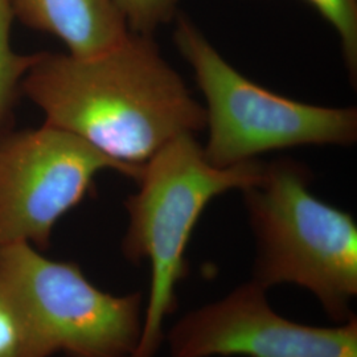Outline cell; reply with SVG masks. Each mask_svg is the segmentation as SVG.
I'll return each instance as SVG.
<instances>
[{"instance_id": "obj_1", "label": "cell", "mask_w": 357, "mask_h": 357, "mask_svg": "<svg viewBox=\"0 0 357 357\" xmlns=\"http://www.w3.org/2000/svg\"><path fill=\"white\" fill-rule=\"evenodd\" d=\"M22 91L45 123L131 166H143L168 142L206 123L204 107L150 35L130 32L114 48L89 57L36 53Z\"/></svg>"}, {"instance_id": "obj_2", "label": "cell", "mask_w": 357, "mask_h": 357, "mask_svg": "<svg viewBox=\"0 0 357 357\" xmlns=\"http://www.w3.org/2000/svg\"><path fill=\"white\" fill-rule=\"evenodd\" d=\"M264 167L257 160L212 166L195 134L178 135L143 165L139 190L126 200L122 243L130 262L149 261L151 268L141 342L132 357H153L162 344L165 320L178 308L176 286L188 274L185 250L206 205L221 193L255 184Z\"/></svg>"}, {"instance_id": "obj_3", "label": "cell", "mask_w": 357, "mask_h": 357, "mask_svg": "<svg viewBox=\"0 0 357 357\" xmlns=\"http://www.w3.org/2000/svg\"><path fill=\"white\" fill-rule=\"evenodd\" d=\"M310 178L306 166L277 159L243 190L257 243L253 281L264 289L282 283L305 287L340 324L355 317L356 222L317 197Z\"/></svg>"}, {"instance_id": "obj_4", "label": "cell", "mask_w": 357, "mask_h": 357, "mask_svg": "<svg viewBox=\"0 0 357 357\" xmlns=\"http://www.w3.org/2000/svg\"><path fill=\"white\" fill-rule=\"evenodd\" d=\"M0 303L13 318L19 357H132L141 342L143 294L105 293L77 264L29 243L0 245Z\"/></svg>"}, {"instance_id": "obj_5", "label": "cell", "mask_w": 357, "mask_h": 357, "mask_svg": "<svg viewBox=\"0 0 357 357\" xmlns=\"http://www.w3.org/2000/svg\"><path fill=\"white\" fill-rule=\"evenodd\" d=\"M175 19V45L206 100L209 135L203 151L212 166H237L261 153L301 146L357 141L355 107L308 105L261 88L228 64L191 19L180 13Z\"/></svg>"}, {"instance_id": "obj_6", "label": "cell", "mask_w": 357, "mask_h": 357, "mask_svg": "<svg viewBox=\"0 0 357 357\" xmlns=\"http://www.w3.org/2000/svg\"><path fill=\"white\" fill-rule=\"evenodd\" d=\"M118 171L138 181L143 166L115 160L89 142L44 123L0 139V245L47 249L61 217L79 204L94 176Z\"/></svg>"}, {"instance_id": "obj_7", "label": "cell", "mask_w": 357, "mask_h": 357, "mask_svg": "<svg viewBox=\"0 0 357 357\" xmlns=\"http://www.w3.org/2000/svg\"><path fill=\"white\" fill-rule=\"evenodd\" d=\"M252 281L178 320L168 335L172 357H357L356 317L336 327L295 323L268 305Z\"/></svg>"}, {"instance_id": "obj_8", "label": "cell", "mask_w": 357, "mask_h": 357, "mask_svg": "<svg viewBox=\"0 0 357 357\" xmlns=\"http://www.w3.org/2000/svg\"><path fill=\"white\" fill-rule=\"evenodd\" d=\"M13 17L60 38L68 53L89 57L128 38V23L115 0H10Z\"/></svg>"}, {"instance_id": "obj_9", "label": "cell", "mask_w": 357, "mask_h": 357, "mask_svg": "<svg viewBox=\"0 0 357 357\" xmlns=\"http://www.w3.org/2000/svg\"><path fill=\"white\" fill-rule=\"evenodd\" d=\"M13 19L10 0H0V126L11 114L19 90H22V81L36 59V53L20 54L13 51Z\"/></svg>"}, {"instance_id": "obj_10", "label": "cell", "mask_w": 357, "mask_h": 357, "mask_svg": "<svg viewBox=\"0 0 357 357\" xmlns=\"http://www.w3.org/2000/svg\"><path fill=\"white\" fill-rule=\"evenodd\" d=\"M331 24L343 52L344 64L354 85L357 82V0H307Z\"/></svg>"}, {"instance_id": "obj_11", "label": "cell", "mask_w": 357, "mask_h": 357, "mask_svg": "<svg viewBox=\"0 0 357 357\" xmlns=\"http://www.w3.org/2000/svg\"><path fill=\"white\" fill-rule=\"evenodd\" d=\"M128 23V31L150 35L178 15V0H115Z\"/></svg>"}, {"instance_id": "obj_12", "label": "cell", "mask_w": 357, "mask_h": 357, "mask_svg": "<svg viewBox=\"0 0 357 357\" xmlns=\"http://www.w3.org/2000/svg\"><path fill=\"white\" fill-rule=\"evenodd\" d=\"M0 357H19V339L13 318L0 303Z\"/></svg>"}]
</instances>
